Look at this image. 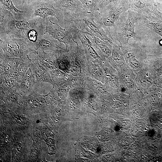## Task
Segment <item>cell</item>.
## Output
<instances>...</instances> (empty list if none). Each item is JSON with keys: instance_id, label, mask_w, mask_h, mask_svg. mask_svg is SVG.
<instances>
[{"instance_id": "9", "label": "cell", "mask_w": 162, "mask_h": 162, "mask_svg": "<svg viewBox=\"0 0 162 162\" xmlns=\"http://www.w3.org/2000/svg\"><path fill=\"white\" fill-rule=\"evenodd\" d=\"M36 82L34 75L29 67L22 80L18 83L17 91L19 96H23L30 94L33 91Z\"/></svg>"}, {"instance_id": "1", "label": "cell", "mask_w": 162, "mask_h": 162, "mask_svg": "<svg viewBox=\"0 0 162 162\" xmlns=\"http://www.w3.org/2000/svg\"><path fill=\"white\" fill-rule=\"evenodd\" d=\"M0 38L10 37L24 39L34 45L45 34L46 19L37 17L17 20L5 9L0 10Z\"/></svg>"}, {"instance_id": "13", "label": "cell", "mask_w": 162, "mask_h": 162, "mask_svg": "<svg viewBox=\"0 0 162 162\" xmlns=\"http://www.w3.org/2000/svg\"><path fill=\"white\" fill-rule=\"evenodd\" d=\"M0 6L10 11L14 18L17 20L25 19V12L17 8L12 0H0Z\"/></svg>"}, {"instance_id": "12", "label": "cell", "mask_w": 162, "mask_h": 162, "mask_svg": "<svg viewBox=\"0 0 162 162\" xmlns=\"http://www.w3.org/2000/svg\"><path fill=\"white\" fill-rule=\"evenodd\" d=\"M57 8L67 12L78 14L82 12L75 0H52Z\"/></svg>"}, {"instance_id": "18", "label": "cell", "mask_w": 162, "mask_h": 162, "mask_svg": "<svg viewBox=\"0 0 162 162\" xmlns=\"http://www.w3.org/2000/svg\"><path fill=\"white\" fill-rule=\"evenodd\" d=\"M160 43L161 45H162V40H160Z\"/></svg>"}, {"instance_id": "16", "label": "cell", "mask_w": 162, "mask_h": 162, "mask_svg": "<svg viewBox=\"0 0 162 162\" xmlns=\"http://www.w3.org/2000/svg\"><path fill=\"white\" fill-rule=\"evenodd\" d=\"M81 69L78 66L75 65L73 66L71 69L72 74L74 76H77L81 73Z\"/></svg>"}, {"instance_id": "7", "label": "cell", "mask_w": 162, "mask_h": 162, "mask_svg": "<svg viewBox=\"0 0 162 162\" xmlns=\"http://www.w3.org/2000/svg\"><path fill=\"white\" fill-rule=\"evenodd\" d=\"M31 59L30 67L37 82H45L54 84L50 70L40 64L34 53Z\"/></svg>"}, {"instance_id": "14", "label": "cell", "mask_w": 162, "mask_h": 162, "mask_svg": "<svg viewBox=\"0 0 162 162\" xmlns=\"http://www.w3.org/2000/svg\"><path fill=\"white\" fill-rule=\"evenodd\" d=\"M90 38L92 43L98 49L100 52L104 55L109 56L111 53V50L109 47V43L104 41L96 37L87 35Z\"/></svg>"}, {"instance_id": "5", "label": "cell", "mask_w": 162, "mask_h": 162, "mask_svg": "<svg viewBox=\"0 0 162 162\" xmlns=\"http://www.w3.org/2000/svg\"><path fill=\"white\" fill-rule=\"evenodd\" d=\"M128 18L123 23H116L110 30L111 35L114 39L122 44H127L131 38H137L135 32V23L138 22L139 15L135 11L128 10Z\"/></svg>"}, {"instance_id": "10", "label": "cell", "mask_w": 162, "mask_h": 162, "mask_svg": "<svg viewBox=\"0 0 162 162\" xmlns=\"http://www.w3.org/2000/svg\"><path fill=\"white\" fill-rule=\"evenodd\" d=\"M33 53L39 63L50 71L56 69L57 66L53 51L47 53L36 51Z\"/></svg>"}, {"instance_id": "15", "label": "cell", "mask_w": 162, "mask_h": 162, "mask_svg": "<svg viewBox=\"0 0 162 162\" xmlns=\"http://www.w3.org/2000/svg\"><path fill=\"white\" fill-rule=\"evenodd\" d=\"M112 51V56L114 61L117 63L121 64L123 62L122 56L118 49L114 46Z\"/></svg>"}, {"instance_id": "19", "label": "cell", "mask_w": 162, "mask_h": 162, "mask_svg": "<svg viewBox=\"0 0 162 162\" xmlns=\"http://www.w3.org/2000/svg\"><path fill=\"white\" fill-rule=\"evenodd\" d=\"M146 128H145V130H146L147 129L146 128Z\"/></svg>"}, {"instance_id": "4", "label": "cell", "mask_w": 162, "mask_h": 162, "mask_svg": "<svg viewBox=\"0 0 162 162\" xmlns=\"http://www.w3.org/2000/svg\"><path fill=\"white\" fill-rule=\"evenodd\" d=\"M0 56L19 57L25 61L34 51L32 45L26 40L15 37L0 38Z\"/></svg>"}, {"instance_id": "6", "label": "cell", "mask_w": 162, "mask_h": 162, "mask_svg": "<svg viewBox=\"0 0 162 162\" xmlns=\"http://www.w3.org/2000/svg\"><path fill=\"white\" fill-rule=\"evenodd\" d=\"M46 31L47 34L59 42L64 44L67 49L72 46L75 40L71 34L59 24L52 21L47 17L46 18Z\"/></svg>"}, {"instance_id": "3", "label": "cell", "mask_w": 162, "mask_h": 162, "mask_svg": "<svg viewBox=\"0 0 162 162\" xmlns=\"http://www.w3.org/2000/svg\"><path fill=\"white\" fill-rule=\"evenodd\" d=\"M25 19L38 17L46 19L50 16L56 18L63 27L68 12L56 7L52 0H35L24 6Z\"/></svg>"}, {"instance_id": "11", "label": "cell", "mask_w": 162, "mask_h": 162, "mask_svg": "<svg viewBox=\"0 0 162 162\" xmlns=\"http://www.w3.org/2000/svg\"><path fill=\"white\" fill-rule=\"evenodd\" d=\"M25 61L22 58L15 57H7L0 56V73H8L16 69L22 62Z\"/></svg>"}, {"instance_id": "20", "label": "cell", "mask_w": 162, "mask_h": 162, "mask_svg": "<svg viewBox=\"0 0 162 162\" xmlns=\"http://www.w3.org/2000/svg\"><path fill=\"white\" fill-rule=\"evenodd\" d=\"M146 128H148V127H146Z\"/></svg>"}, {"instance_id": "8", "label": "cell", "mask_w": 162, "mask_h": 162, "mask_svg": "<svg viewBox=\"0 0 162 162\" xmlns=\"http://www.w3.org/2000/svg\"><path fill=\"white\" fill-rule=\"evenodd\" d=\"M62 43L53 38L50 35L47 34H45L35 44L34 46L35 51H57L63 48L61 46Z\"/></svg>"}, {"instance_id": "17", "label": "cell", "mask_w": 162, "mask_h": 162, "mask_svg": "<svg viewBox=\"0 0 162 162\" xmlns=\"http://www.w3.org/2000/svg\"><path fill=\"white\" fill-rule=\"evenodd\" d=\"M34 0H22V5L25 6L29 3Z\"/></svg>"}, {"instance_id": "2", "label": "cell", "mask_w": 162, "mask_h": 162, "mask_svg": "<svg viewBox=\"0 0 162 162\" xmlns=\"http://www.w3.org/2000/svg\"><path fill=\"white\" fill-rule=\"evenodd\" d=\"M68 27L75 28L87 35L96 37L111 44L114 42L112 36L95 22L94 15L90 12L70 14L64 28Z\"/></svg>"}]
</instances>
